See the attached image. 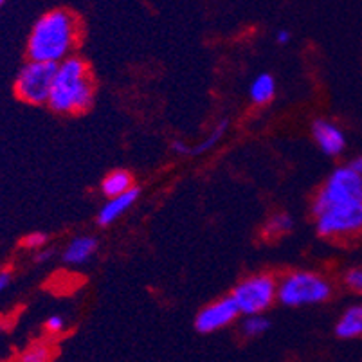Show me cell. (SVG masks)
Listing matches in <instances>:
<instances>
[{"mask_svg": "<svg viewBox=\"0 0 362 362\" xmlns=\"http://www.w3.org/2000/svg\"><path fill=\"white\" fill-rule=\"evenodd\" d=\"M80 36V25L69 9H51L35 22L28 38L29 62L58 65L71 58Z\"/></svg>", "mask_w": 362, "mask_h": 362, "instance_id": "1", "label": "cell"}, {"mask_svg": "<svg viewBox=\"0 0 362 362\" xmlns=\"http://www.w3.org/2000/svg\"><path fill=\"white\" fill-rule=\"evenodd\" d=\"M94 101V81L88 65L71 56L56 65L54 81L47 105L58 114H80Z\"/></svg>", "mask_w": 362, "mask_h": 362, "instance_id": "2", "label": "cell"}, {"mask_svg": "<svg viewBox=\"0 0 362 362\" xmlns=\"http://www.w3.org/2000/svg\"><path fill=\"white\" fill-rule=\"evenodd\" d=\"M334 287L327 278L310 271H294L278 283V299L287 307H310L332 298Z\"/></svg>", "mask_w": 362, "mask_h": 362, "instance_id": "3", "label": "cell"}, {"mask_svg": "<svg viewBox=\"0 0 362 362\" xmlns=\"http://www.w3.org/2000/svg\"><path fill=\"white\" fill-rule=\"evenodd\" d=\"M362 202V177L346 166H339L332 171L312 202V213L321 211L339 204Z\"/></svg>", "mask_w": 362, "mask_h": 362, "instance_id": "4", "label": "cell"}, {"mask_svg": "<svg viewBox=\"0 0 362 362\" xmlns=\"http://www.w3.org/2000/svg\"><path fill=\"white\" fill-rule=\"evenodd\" d=\"M231 299L240 314L258 315L278 299V283L272 276H251L233 288Z\"/></svg>", "mask_w": 362, "mask_h": 362, "instance_id": "5", "label": "cell"}, {"mask_svg": "<svg viewBox=\"0 0 362 362\" xmlns=\"http://www.w3.org/2000/svg\"><path fill=\"white\" fill-rule=\"evenodd\" d=\"M56 65L29 62L18 71L15 80V94L29 105H44L49 101L54 81Z\"/></svg>", "mask_w": 362, "mask_h": 362, "instance_id": "6", "label": "cell"}, {"mask_svg": "<svg viewBox=\"0 0 362 362\" xmlns=\"http://www.w3.org/2000/svg\"><path fill=\"white\" fill-rule=\"evenodd\" d=\"M315 229L322 238H346L362 231V202L339 204L315 215Z\"/></svg>", "mask_w": 362, "mask_h": 362, "instance_id": "7", "label": "cell"}, {"mask_svg": "<svg viewBox=\"0 0 362 362\" xmlns=\"http://www.w3.org/2000/svg\"><path fill=\"white\" fill-rule=\"evenodd\" d=\"M238 308H236L235 301L229 298H222L218 301L207 305L206 308L199 312L195 319V328L200 334H213L222 328L229 327L236 317H238Z\"/></svg>", "mask_w": 362, "mask_h": 362, "instance_id": "8", "label": "cell"}, {"mask_svg": "<svg viewBox=\"0 0 362 362\" xmlns=\"http://www.w3.org/2000/svg\"><path fill=\"white\" fill-rule=\"evenodd\" d=\"M312 136L319 150L328 157H339L346 148V136L334 121L315 119L312 123Z\"/></svg>", "mask_w": 362, "mask_h": 362, "instance_id": "9", "label": "cell"}, {"mask_svg": "<svg viewBox=\"0 0 362 362\" xmlns=\"http://www.w3.org/2000/svg\"><path fill=\"white\" fill-rule=\"evenodd\" d=\"M137 197H139V189L134 187V189H130V192L124 193V195L108 199L107 202L103 204V207L100 209V213H98V223H100V226H110V223H114L116 220H119L121 216L136 204Z\"/></svg>", "mask_w": 362, "mask_h": 362, "instance_id": "10", "label": "cell"}, {"mask_svg": "<svg viewBox=\"0 0 362 362\" xmlns=\"http://www.w3.org/2000/svg\"><path fill=\"white\" fill-rule=\"evenodd\" d=\"M98 249V240L94 236H76L64 251V262L71 265H81L88 262Z\"/></svg>", "mask_w": 362, "mask_h": 362, "instance_id": "11", "label": "cell"}, {"mask_svg": "<svg viewBox=\"0 0 362 362\" xmlns=\"http://www.w3.org/2000/svg\"><path fill=\"white\" fill-rule=\"evenodd\" d=\"M335 335L341 339L362 337V305H351L342 312L335 325Z\"/></svg>", "mask_w": 362, "mask_h": 362, "instance_id": "12", "label": "cell"}, {"mask_svg": "<svg viewBox=\"0 0 362 362\" xmlns=\"http://www.w3.org/2000/svg\"><path fill=\"white\" fill-rule=\"evenodd\" d=\"M132 184H134V180L127 170H114L101 182V192L107 199H114V197L124 195L130 189H134Z\"/></svg>", "mask_w": 362, "mask_h": 362, "instance_id": "13", "label": "cell"}, {"mask_svg": "<svg viewBox=\"0 0 362 362\" xmlns=\"http://www.w3.org/2000/svg\"><path fill=\"white\" fill-rule=\"evenodd\" d=\"M274 94L276 80L271 74L263 72V74H258L255 80H252L251 88H249V96H251V100L255 101L256 105L269 103V101H272Z\"/></svg>", "mask_w": 362, "mask_h": 362, "instance_id": "14", "label": "cell"}, {"mask_svg": "<svg viewBox=\"0 0 362 362\" xmlns=\"http://www.w3.org/2000/svg\"><path fill=\"white\" fill-rule=\"evenodd\" d=\"M227 127H229V121L227 119H222L218 124H216L215 128H213L209 134H207L206 137H204L202 141H200L199 144H195V146H192V150H189V156H202V153H207V151H211L213 148L216 146V144L222 141V137L226 136L227 132Z\"/></svg>", "mask_w": 362, "mask_h": 362, "instance_id": "15", "label": "cell"}, {"mask_svg": "<svg viewBox=\"0 0 362 362\" xmlns=\"http://www.w3.org/2000/svg\"><path fill=\"white\" fill-rule=\"evenodd\" d=\"M271 328V321L265 315H245L242 322V334L245 337H259Z\"/></svg>", "mask_w": 362, "mask_h": 362, "instance_id": "16", "label": "cell"}, {"mask_svg": "<svg viewBox=\"0 0 362 362\" xmlns=\"http://www.w3.org/2000/svg\"><path fill=\"white\" fill-rule=\"evenodd\" d=\"M294 227V220L287 213H276L265 223V233L269 236H279L288 233Z\"/></svg>", "mask_w": 362, "mask_h": 362, "instance_id": "17", "label": "cell"}, {"mask_svg": "<svg viewBox=\"0 0 362 362\" xmlns=\"http://www.w3.org/2000/svg\"><path fill=\"white\" fill-rule=\"evenodd\" d=\"M18 362H51V350L44 344H35L18 357Z\"/></svg>", "mask_w": 362, "mask_h": 362, "instance_id": "18", "label": "cell"}, {"mask_svg": "<svg viewBox=\"0 0 362 362\" xmlns=\"http://www.w3.org/2000/svg\"><path fill=\"white\" fill-rule=\"evenodd\" d=\"M342 281H344V287L350 288L351 292L362 294V265L351 267L350 271H346Z\"/></svg>", "mask_w": 362, "mask_h": 362, "instance_id": "19", "label": "cell"}, {"mask_svg": "<svg viewBox=\"0 0 362 362\" xmlns=\"http://www.w3.org/2000/svg\"><path fill=\"white\" fill-rule=\"evenodd\" d=\"M45 243H47V236L44 233H31L22 240V245L28 247V249H36V251H40Z\"/></svg>", "mask_w": 362, "mask_h": 362, "instance_id": "20", "label": "cell"}, {"mask_svg": "<svg viewBox=\"0 0 362 362\" xmlns=\"http://www.w3.org/2000/svg\"><path fill=\"white\" fill-rule=\"evenodd\" d=\"M45 328L52 334H58V332H64L65 330V319L58 314H52L51 317L45 321Z\"/></svg>", "mask_w": 362, "mask_h": 362, "instance_id": "21", "label": "cell"}, {"mask_svg": "<svg viewBox=\"0 0 362 362\" xmlns=\"http://www.w3.org/2000/svg\"><path fill=\"white\" fill-rule=\"evenodd\" d=\"M11 271H8V269H2V271H0V294L11 285Z\"/></svg>", "mask_w": 362, "mask_h": 362, "instance_id": "22", "label": "cell"}, {"mask_svg": "<svg viewBox=\"0 0 362 362\" xmlns=\"http://www.w3.org/2000/svg\"><path fill=\"white\" fill-rule=\"evenodd\" d=\"M189 150H192V146H187L182 141H175V143L171 144V151L177 153V156H189Z\"/></svg>", "mask_w": 362, "mask_h": 362, "instance_id": "23", "label": "cell"}, {"mask_svg": "<svg viewBox=\"0 0 362 362\" xmlns=\"http://www.w3.org/2000/svg\"><path fill=\"white\" fill-rule=\"evenodd\" d=\"M348 168H350V170H354L357 175L362 177V156H357L355 159H351L350 163H348Z\"/></svg>", "mask_w": 362, "mask_h": 362, "instance_id": "24", "label": "cell"}, {"mask_svg": "<svg viewBox=\"0 0 362 362\" xmlns=\"http://www.w3.org/2000/svg\"><path fill=\"white\" fill-rule=\"evenodd\" d=\"M291 38V31H287V29H281V31L276 33V40H278V44H288Z\"/></svg>", "mask_w": 362, "mask_h": 362, "instance_id": "25", "label": "cell"}, {"mask_svg": "<svg viewBox=\"0 0 362 362\" xmlns=\"http://www.w3.org/2000/svg\"><path fill=\"white\" fill-rule=\"evenodd\" d=\"M51 256H52V251H51V249H44V251H42V249H40V251H38V252H36V262H47V259L49 258H51Z\"/></svg>", "mask_w": 362, "mask_h": 362, "instance_id": "26", "label": "cell"}, {"mask_svg": "<svg viewBox=\"0 0 362 362\" xmlns=\"http://www.w3.org/2000/svg\"><path fill=\"white\" fill-rule=\"evenodd\" d=\"M2 4H4V2H2V0H0V8H2Z\"/></svg>", "mask_w": 362, "mask_h": 362, "instance_id": "27", "label": "cell"}, {"mask_svg": "<svg viewBox=\"0 0 362 362\" xmlns=\"http://www.w3.org/2000/svg\"><path fill=\"white\" fill-rule=\"evenodd\" d=\"M0 330H2V327H0Z\"/></svg>", "mask_w": 362, "mask_h": 362, "instance_id": "28", "label": "cell"}]
</instances>
